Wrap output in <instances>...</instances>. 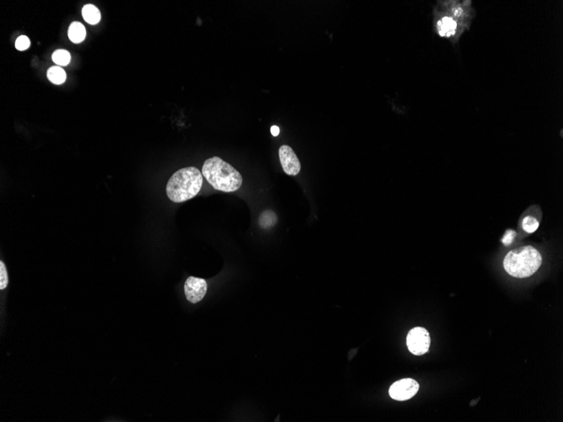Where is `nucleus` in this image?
Masks as SVG:
<instances>
[{
  "instance_id": "1",
  "label": "nucleus",
  "mask_w": 563,
  "mask_h": 422,
  "mask_svg": "<svg viewBox=\"0 0 563 422\" xmlns=\"http://www.w3.org/2000/svg\"><path fill=\"white\" fill-rule=\"evenodd\" d=\"M202 174L215 190L223 192L236 191L242 184L240 172L219 157H213L206 160L202 166Z\"/></svg>"
},
{
  "instance_id": "10",
  "label": "nucleus",
  "mask_w": 563,
  "mask_h": 422,
  "mask_svg": "<svg viewBox=\"0 0 563 422\" xmlns=\"http://www.w3.org/2000/svg\"><path fill=\"white\" fill-rule=\"evenodd\" d=\"M82 16L85 21L91 25H97L100 20V10L93 4H86L82 10Z\"/></svg>"
},
{
  "instance_id": "3",
  "label": "nucleus",
  "mask_w": 563,
  "mask_h": 422,
  "mask_svg": "<svg viewBox=\"0 0 563 422\" xmlns=\"http://www.w3.org/2000/svg\"><path fill=\"white\" fill-rule=\"evenodd\" d=\"M542 257L530 245L516 248L506 255L504 260L505 271L516 278H526L534 275L542 266Z\"/></svg>"
},
{
  "instance_id": "7",
  "label": "nucleus",
  "mask_w": 563,
  "mask_h": 422,
  "mask_svg": "<svg viewBox=\"0 0 563 422\" xmlns=\"http://www.w3.org/2000/svg\"><path fill=\"white\" fill-rule=\"evenodd\" d=\"M279 159L283 171L289 175H296L301 169V164L292 147L283 145L279 148Z\"/></svg>"
},
{
  "instance_id": "5",
  "label": "nucleus",
  "mask_w": 563,
  "mask_h": 422,
  "mask_svg": "<svg viewBox=\"0 0 563 422\" xmlns=\"http://www.w3.org/2000/svg\"><path fill=\"white\" fill-rule=\"evenodd\" d=\"M419 390V385L416 380L404 379L394 383L389 388V396L393 400L404 401L410 400Z\"/></svg>"
},
{
  "instance_id": "9",
  "label": "nucleus",
  "mask_w": 563,
  "mask_h": 422,
  "mask_svg": "<svg viewBox=\"0 0 563 422\" xmlns=\"http://www.w3.org/2000/svg\"><path fill=\"white\" fill-rule=\"evenodd\" d=\"M68 35L70 41H73L74 43H79L81 41H84V38L86 37V30L84 25L79 22H73L71 25H69Z\"/></svg>"
},
{
  "instance_id": "6",
  "label": "nucleus",
  "mask_w": 563,
  "mask_h": 422,
  "mask_svg": "<svg viewBox=\"0 0 563 422\" xmlns=\"http://www.w3.org/2000/svg\"><path fill=\"white\" fill-rule=\"evenodd\" d=\"M184 289L187 300L191 303H196L205 296L208 284L204 279L190 276L185 282Z\"/></svg>"
},
{
  "instance_id": "11",
  "label": "nucleus",
  "mask_w": 563,
  "mask_h": 422,
  "mask_svg": "<svg viewBox=\"0 0 563 422\" xmlns=\"http://www.w3.org/2000/svg\"><path fill=\"white\" fill-rule=\"evenodd\" d=\"M47 78L55 85H61L66 80V73L58 66L52 67L47 70Z\"/></svg>"
},
{
  "instance_id": "16",
  "label": "nucleus",
  "mask_w": 563,
  "mask_h": 422,
  "mask_svg": "<svg viewBox=\"0 0 563 422\" xmlns=\"http://www.w3.org/2000/svg\"><path fill=\"white\" fill-rule=\"evenodd\" d=\"M31 45V41L29 40V38L25 36H20L17 38L16 41V49L19 51L26 50Z\"/></svg>"
},
{
  "instance_id": "15",
  "label": "nucleus",
  "mask_w": 563,
  "mask_h": 422,
  "mask_svg": "<svg viewBox=\"0 0 563 422\" xmlns=\"http://www.w3.org/2000/svg\"><path fill=\"white\" fill-rule=\"evenodd\" d=\"M8 282H9V278H8V274H7L6 267L4 266L3 261H1L0 262V289L3 290L4 288H6Z\"/></svg>"
},
{
  "instance_id": "18",
  "label": "nucleus",
  "mask_w": 563,
  "mask_h": 422,
  "mask_svg": "<svg viewBox=\"0 0 563 422\" xmlns=\"http://www.w3.org/2000/svg\"><path fill=\"white\" fill-rule=\"evenodd\" d=\"M271 133L274 137H277L280 133V129L277 126H272L271 128Z\"/></svg>"
},
{
  "instance_id": "4",
  "label": "nucleus",
  "mask_w": 563,
  "mask_h": 422,
  "mask_svg": "<svg viewBox=\"0 0 563 422\" xmlns=\"http://www.w3.org/2000/svg\"><path fill=\"white\" fill-rule=\"evenodd\" d=\"M431 344L430 335L426 329L416 327L411 330L407 337L408 350L411 353L421 356L426 353Z\"/></svg>"
},
{
  "instance_id": "12",
  "label": "nucleus",
  "mask_w": 563,
  "mask_h": 422,
  "mask_svg": "<svg viewBox=\"0 0 563 422\" xmlns=\"http://www.w3.org/2000/svg\"><path fill=\"white\" fill-rule=\"evenodd\" d=\"M277 222V215L272 211H265L264 213L261 214L259 219V225L265 229L272 228Z\"/></svg>"
},
{
  "instance_id": "13",
  "label": "nucleus",
  "mask_w": 563,
  "mask_h": 422,
  "mask_svg": "<svg viewBox=\"0 0 563 422\" xmlns=\"http://www.w3.org/2000/svg\"><path fill=\"white\" fill-rule=\"evenodd\" d=\"M53 60L54 63L59 66H67L70 62V54L66 50H57L53 53Z\"/></svg>"
},
{
  "instance_id": "8",
  "label": "nucleus",
  "mask_w": 563,
  "mask_h": 422,
  "mask_svg": "<svg viewBox=\"0 0 563 422\" xmlns=\"http://www.w3.org/2000/svg\"><path fill=\"white\" fill-rule=\"evenodd\" d=\"M457 23L451 17H444L438 22V32L441 37H449L455 33Z\"/></svg>"
},
{
  "instance_id": "17",
  "label": "nucleus",
  "mask_w": 563,
  "mask_h": 422,
  "mask_svg": "<svg viewBox=\"0 0 563 422\" xmlns=\"http://www.w3.org/2000/svg\"><path fill=\"white\" fill-rule=\"evenodd\" d=\"M516 236V233L513 230H507L506 234L504 235V238L502 239V242L504 243L505 245H509L511 243H513V239Z\"/></svg>"
},
{
  "instance_id": "19",
  "label": "nucleus",
  "mask_w": 563,
  "mask_h": 422,
  "mask_svg": "<svg viewBox=\"0 0 563 422\" xmlns=\"http://www.w3.org/2000/svg\"><path fill=\"white\" fill-rule=\"evenodd\" d=\"M462 14H463V10H461V9H455V10H454V16H456V17H457V16H462Z\"/></svg>"
},
{
  "instance_id": "2",
  "label": "nucleus",
  "mask_w": 563,
  "mask_h": 422,
  "mask_svg": "<svg viewBox=\"0 0 563 422\" xmlns=\"http://www.w3.org/2000/svg\"><path fill=\"white\" fill-rule=\"evenodd\" d=\"M202 174L196 167L179 169L169 180L166 193L175 203L190 200L199 193L202 186Z\"/></svg>"
},
{
  "instance_id": "14",
  "label": "nucleus",
  "mask_w": 563,
  "mask_h": 422,
  "mask_svg": "<svg viewBox=\"0 0 563 422\" xmlns=\"http://www.w3.org/2000/svg\"><path fill=\"white\" fill-rule=\"evenodd\" d=\"M522 227L524 231L531 234L537 230L539 228V222L537 219L534 218V217L527 216L524 219L523 222H522Z\"/></svg>"
}]
</instances>
